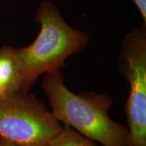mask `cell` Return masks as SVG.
I'll use <instances>...</instances> for the list:
<instances>
[{
	"instance_id": "7a4b0ae2",
	"label": "cell",
	"mask_w": 146,
	"mask_h": 146,
	"mask_svg": "<svg viewBox=\"0 0 146 146\" xmlns=\"http://www.w3.org/2000/svg\"><path fill=\"white\" fill-rule=\"evenodd\" d=\"M35 22L40 25L36 39L28 46L16 48L25 93L40 75L64 68L66 60L83 52L89 39L86 33L66 23L50 0L40 4Z\"/></svg>"
},
{
	"instance_id": "6da1fadb",
	"label": "cell",
	"mask_w": 146,
	"mask_h": 146,
	"mask_svg": "<svg viewBox=\"0 0 146 146\" xmlns=\"http://www.w3.org/2000/svg\"><path fill=\"white\" fill-rule=\"evenodd\" d=\"M42 89L60 123L103 146H127V127L109 116L112 100L108 95L95 91L74 94L66 85L60 70L44 74Z\"/></svg>"
},
{
	"instance_id": "9c48e42d",
	"label": "cell",
	"mask_w": 146,
	"mask_h": 146,
	"mask_svg": "<svg viewBox=\"0 0 146 146\" xmlns=\"http://www.w3.org/2000/svg\"><path fill=\"white\" fill-rule=\"evenodd\" d=\"M10 96H11V95L9 94L8 91L5 90V89H3V87L0 86V100H2L3 98H7V97Z\"/></svg>"
},
{
	"instance_id": "ba28073f",
	"label": "cell",
	"mask_w": 146,
	"mask_h": 146,
	"mask_svg": "<svg viewBox=\"0 0 146 146\" xmlns=\"http://www.w3.org/2000/svg\"><path fill=\"white\" fill-rule=\"evenodd\" d=\"M0 146H22L18 145L13 142L8 141V140L5 139L0 137Z\"/></svg>"
},
{
	"instance_id": "277c9868",
	"label": "cell",
	"mask_w": 146,
	"mask_h": 146,
	"mask_svg": "<svg viewBox=\"0 0 146 146\" xmlns=\"http://www.w3.org/2000/svg\"><path fill=\"white\" fill-rule=\"evenodd\" d=\"M118 66L129 83L127 146H146V24L124 36Z\"/></svg>"
},
{
	"instance_id": "5b68a950",
	"label": "cell",
	"mask_w": 146,
	"mask_h": 146,
	"mask_svg": "<svg viewBox=\"0 0 146 146\" xmlns=\"http://www.w3.org/2000/svg\"><path fill=\"white\" fill-rule=\"evenodd\" d=\"M0 86L10 95L24 92L21 67L14 47L0 48Z\"/></svg>"
},
{
	"instance_id": "8992f818",
	"label": "cell",
	"mask_w": 146,
	"mask_h": 146,
	"mask_svg": "<svg viewBox=\"0 0 146 146\" xmlns=\"http://www.w3.org/2000/svg\"><path fill=\"white\" fill-rule=\"evenodd\" d=\"M48 146H97L87 138L68 125H62L59 132L50 141Z\"/></svg>"
},
{
	"instance_id": "52a82bcc",
	"label": "cell",
	"mask_w": 146,
	"mask_h": 146,
	"mask_svg": "<svg viewBox=\"0 0 146 146\" xmlns=\"http://www.w3.org/2000/svg\"><path fill=\"white\" fill-rule=\"evenodd\" d=\"M143 18V23L146 24V0H133Z\"/></svg>"
},
{
	"instance_id": "3957f363",
	"label": "cell",
	"mask_w": 146,
	"mask_h": 146,
	"mask_svg": "<svg viewBox=\"0 0 146 146\" xmlns=\"http://www.w3.org/2000/svg\"><path fill=\"white\" fill-rule=\"evenodd\" d=\"M62 124L33 94L0 100V137L22 146H48Z\"/></svg>"
}]
</instances>
